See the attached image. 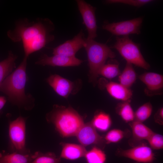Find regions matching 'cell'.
Wrapping results in <instances>:
<instances>
[{
	"label": "cell",
	"mask_w": 163,
	"mask_h": 163,
	"mask_svg": "<svg viewBox=\"0 0 163 163\" xmlns=\"http://www.w3.org/2000/svg\"><path fill=\"white\" fill-rule=\"evenodd\" d=\"M17 58V56L10 51L8 57L0 62V85L15 68Z\"/></svg>",
	"instance_id": "cell-18"
},
{
	"label": "cell",
	"mask_w": 163,
	"mask_h": 163,
	"mask_svg": "<svg viewBox=\"0 0 163 163\" xmlns=\"http://www.w3.org/2000/svg\"><path fill=\"white\" fill-rule=\"evenodd\" d=\"M116 40L112 47L118 52L127 62L144 69H149L150 66L142 56L139 46L130 39L128 36L117 37Z\"/></svg>",
	"instance_id": "cell-5"
},
{
	"label": "cell",
	"mask_w": 163,
	"mask_h": 163,
	"mask_svg": "<svg viewBox=\"0 0 163 163\" xmlns=\"http://www.w3.org/2000/svg\"><path fill=\"white\" fill-rule=\"evenodd\" d=\"M27 58L24 57L18 67L0 85V91L7 97L12 104L27 110H31L35 99L30 94H26L25 86L28 78L26 73Z\"/></svg>",
	"instance_id": "cell-2"
},
{
	"label": "cell",
	"mask_w": 163,
	"mask_h": 163,
	"mask_svg": "<svg viewBox=\"0 0 163 163\" xmlns=\"http://www.w3.org/2000/svg\"><path fill=\"white\" fill-rule=\"evenodd\" d=\"M116 153L119 156L139 162L152 163L155 159L152 149L142 144L127 149L119 148Z\"/></svg>",
	"instance_id": "cell-8"
},
{
	"label": "cell",
	"mask_w": 163,
	"mask_h": 163,
	"mask_svg": "<svg viewBox=\"0 0 163 163\" xmlns=\"http://www.w3.org/2000/svg\"><path fill=\"white\" fill-rule=\"evenodd\" d=\"M136 74L132 65L126 62L122 73L119 75L120 83L124 86L129 88L136 79Z\"/></svg>",
	"instance_id": "cell-20"
},
{
	"label": "cell",
	"mask_w": 163,
	"mask_h": 163,
	"mask_svg": "<svg viewBox=\"0 0 163 163\" xmlns=\"http://www.w3.org/2000/svg\"><path fill=\"white\" fill-rule=\"evenodd\" d=\"M125 132L121 130L115 129L109 131L105 135L104 139L106 143L118 142L125 136Z\"/></svg>",
	"instance_id": "cell-27"
},
{
	"label": "cell",
	"mask_w": 163,
	"mask_h": 163,
	"mask_svg": "<svg viewBox=\"0 0 163 163\" xmlns=\"http://www.w3.org/2000/svg\"><path fill=\"white\" fill-rule=\"evenodd\" d=\"M91 122L95 129L101 131H105L111 126L112 121L108 114L101 111L94 115Z\"/></svg>",
	"instance_id": "cell-21"
},
{
	"label": "cell",
	"mask_w": 163,
	"mask_h": 163,
	"mask_svg": "<svg viewBox=\"0 0 163 163\" xmlns=\"http://www.w3.org/2000/svg\"><path fill=\"white\" fill-rule=\"evenodd\" d=\"M153 1L152 0H108L106 2L108 4L122 3L140 7Z\"/></svg>",
	"instance_id": "cell-29"
},
{
	"label": "cell",
	"mask_w": 163,
	"mask_h": 163,
	"mask_svg": "<svg viewBox=\"0 0 163 163\" xmlns=\"http://www.w3.org/2000/svg\"><path fill=\"white\" fill-rule=\"evenodd\" d=\"M33 156L30 163H61L60 157H57L52 152L43 153L37 151L33 154Z\"/></svg>",
	"instance_id": "cell-25"
},
{
	"label": "cell",
	"mask_w": 163,
	"mask_h": 163,
	"mask_svg": "<svg viewBox=\"0 0 163 163\" xmlns=\"http://www.w3.org/2000/svg\"><path fill=\"white\" fill-rule=\"evenodd\" d=\"M54 29V25L48 18H39L31 21L24 19L16 22L14 28L9 30L7 34L13 42H22L24 57L28 58L54 40L52 32Z\"/></svg>",
	"instance_id": "cell-1"
},
{
	"label": "cell",
	"mask_w": 163,
	"mask_h": 163,
	"mask_svg": "<svg viewBox=\"0 0 163 163\" xmlns=\"http://www.w3.org/2000/svg\"><path fill=\"white\" fill-rule=\"evenodd\" d=\"M75 136L84 146L92 144L103 145L106 143L104 138L97 133L91 122L84 123Z\"/></svg>",
	"instance_id": "cell-11"
},
{
	"label": "cell",
	"mask_w": 163,
	"mask_h": 163,
	"mask_svg": "<svg viewBox=\"0 0 163 163\" xmlns=\"http://www.w3.org/2000/svg\"><path fill=\"white\" fill-rule=\"evenodd\" d=\"M76 2L88 32L87 39L93 40L97 36V26L95 15L96 9L84 0H77Z\"/></svg>",
	"instance_id": "cell-9"
},
{
	"label": "cell",
	"mask_w": 163,
	"mask_h": 163,
	"mask_svg": "<svg viewBox=\"0 0 163 163\" xmlns=\"http://www.w3.org/2000/svg\"><path fill=\"white\" fill-rule=\"evenodd\" d=\"M139 79L146 86L145 92L148 95L160 94L163 87V76L161 74L146 72L140 75Z\"/></svg>",
	"instance_id": "cell-13"
},
{
	"label": "cell",
	"mask_w": 163,
	"mask_h": 163,
	"mask_svg": "<svg viewBox=\"0 0 163 163\" xmlns=\"http://www.w3.org/2000/svg\"><path fill=\"white\" fill-rule=\"evenodd\" d=\"M85 48L87 54L91 81H97L101 68L108 58L115 56L114 53L107 45L93 39H86Z\"/></svg>",
	"instance_id": "cell-4"
},
{
	"label": "cell",
	"mask_w": 163,
	"mask_h": 163,
	"mask_svg": "<svg viewBox=\"0 0 163 163\" xmlns=\"http://www.w3.org/2000/svg\"><path fill=\"white\" fill-rule=\"evenodd\" d=\"M142 22V18L139 17L119 22L105 23L102 26V28L118 36L139 34L140 33Z\"/></svg>",
	"instance_id": "cell-7"
},
{
	"label": "cell",
	"mask_w": 163,
	"mask_h": 163,
	"mask_svg": "<svg viewBox=\"0 0 163 163\" xmlns=\"http://www.w3.org/2000/svg\"><path fill=\"white\" fill-rule=\"evenodd\" d=\"M131 126L133 138L138 140H147L154 132L142 123L134 120Z\"/></svg>",
	"instance_id": "cell-19"
},
{
	"label": "cell",
	"mask_w": 163,
	"mask_h": 163,
	"mask_svg": "<svg viewBox=\"0 0 163 163\" xmlns=\"http://www.w3.org/2000/svg\"><path fill=\"white\" fill-rule=\"evenodd\" d=\"M155 121L161 125L163 124V108H159L154 115Z\"/></svg>",
	"instance_id": "cell-30"
},
{
	"label": "cell",
	"mask_w": 163,
	"mask_h": 163,
	"mask_svg": "<svg viewBox=\"0 0 163 163\" xmlns=\"http://www.w3.org/2000/svg\"><path fill=\"white\" fill-rule=\"evenodd\" d=\"M86 38L82 30H81L72 40L55 48L53 55H60L68 57H75L76 53L81 48L84 47Z\"/></svg>",
	"instance_id": "cell-10"
},
{
	"label": "cell",
	"mask_w": 163,
	"mask_h": 163,
	"mask_svg": "<svg viewBox=\"0 0 163 163\" xmlns=\"http://www.w3.org/2000/svg\"><path fill=\"white\" fill-rule=\"evenodd\" d=\"M85 157L87 163H105L106 160L104 152L95 146L87 152Z\"/></svg>",
	"instance_id": "cell-24"
},
{
	"label": "cell",
	"mask_w": 163,
	"mask_h": 163,
	"mask_svg": "<svg viewBox=\"0 0 163 163\" xmlns=\"http://www.w3.org/2000/svg\"><path fill=\"white\" fill-rule=\"evenodd\" d=\"M46 118L63 137L76 136L84 123L82 117L74 109L57 105L53 106Z\"/></svg>",
	"instance_id": "cell-3"
},
{
	"label": "cell",
	"mask_w": 163,
	"mask_h": 163,
	"mask_svg": "<svg viewBox=\"0 0 163 163\" xmlns=\"http://www.w3.org/2000/svg\"><path fill=\"white\" fill-rule=\"evenodd\" d=\"M152 111V107L150 102L144 104L134 113V120L142 123L150 117Z\"/></svg>",
	"instance_id": "cell-26"
},
{
	"label": "cell",
	"mask_w": 163,
	"mask_h": 163,
	"mask_svg": "<svg viewBox=\"0 0 163 163\" xmlns=\"http://www.w3.org/2000/svg\"><path fill=\"white\" fill-rule=\"evenodd\" d=\"M46 82L57 94L65 98L68 97L73 87L72 82L57 74L50 75Z\"/></svg>",
	"instance_id": "cell-14"
},
{
	"label": "cell",
	"mask_w": 163,
	"mask_h": 163,
	"mask_svg": "<svg viewBox=\"0 0 163 163\" xmlns=\"http://www.w3.org/2000/svg\"><path fill=\"white\" fill-rule=\"evenodd\" d=\"M27 117L20 116L9 122L8 136L11 150L24 154L30 153L26 146V123Z\"/></svg>",
	"instance_id": "cell-6"
},
{
	"label": "cell",
	"mask_w": 163,
	"mask_h": 163,
	"mask_svg": "<svg viewBox=\"0 0 163 163\" xmlns=\"http://www.w3.org/2000/svg\"><path fill=\"white\" fill-rule=\"evenodd\" d=\"M34 158L33 154H24L13 152H0V163H30Z\"/></svg>",
	"instance_id": "cell-17"
},
{
	"label": "cell",
	"mask_w": 163,
	"mask_h": 163,
	"mask_svg": "<svg viewBox=\"0 0 163 163\" xmlns=\"http://www.w3.org/2000/svg\"><path fill=\"white\" fill-rule=\"evenodd\" d=\"M7 101V98L4 96H0V118L2 113V109Z\"/></svg>",
	"instance_id": "cell-31"
},
{
	"label": "cell",
	"mask_w": 163,
	"mask_h": 163,
	"mask_svg": "<svg viewBox=\"0 0 163 163\" xmlns=\"http://www.w3.org/2000/svg\"><path fill=\"white\" fill-rule=\"evenodd\" d=\"M60 158L74 160L85 157L87 152L84 146L71 143H62Z\"/></svg>",
	"instance_id": "cell-16"
},
{
	"label": "cell",
	"mask_w": 163,
	"mask_h": 163,
	"mask_svg": "<svg viewBox=\"0 0 163 163\" xmlns=\"http://www.w3.org/2000/svg\"><path fill=\"white\" fill-rule=\"evenodd\" d=\"M82 62L75 56L68 57L58 54L49 56L44 54L35 62V63L42 66L68 67L78 66Z\"/></svg>",
	"instance_id": "cell-12"
},
{
	"label": "cell",
	"mask_w": 163,
	"mask_h": 163,
	"mask_svg": "<svg viewBox=\"0 0 163 163\" xmlns=\"http://www.w3.org/2000/svg\"><path fill=\"white\" fill-rule=\"evenodd\" d=\"M104 84L108 92L114 98L123 101H130L133 93L130 88L114 82H105Z\"/></svg>",
	"instance_id": "cell-15"
},
{
	"label": "cell",
	"mask_w": 163,
	"mask_h": 163,
	"mask_svg": "<svg viewBox=\"0 0 163 163\" xmlns=\"http://www.w3.org/2000/svg\"><path fill=\"white\" fill-rule=\"evenodd\" d=\"M112 62L103 65L100 69L98 75L109 79L119 75L120 72L119 64L116 60H113Z\"/></svg>",
	"instance_id": "cell-23"
},
{
	"label": "cell",
	"mask_w": 163,
	"mask_h": 163,
	"mask_svg": "<svg viewBox=\"0 0 163 163\" xmlns=\"http://www.w3.org/2000/svg\"><path fill=\"white\" fill-rule=\"evenodd\" d=\"M130 101L119 103L116 108L117 113L125 122H132L134 120V112L130 104Z\"/></svg>",
	"instance_id": "cell-22"
},
{
	"label": "cell",
	"mask_w": 163,
	"mask_h": 163,
	"mask_svg": "<svg viewBox=\"0 0 163 163\" xmlns=\"http://www.w3.org/2000/svg\"><path fill=\"white\" fill-rule=\"evenodd\" d=\"M147 140L151 149L155 150H159L163 149V136L161 135L154 132Z\"/></svg>",
	"instance_id": "cell-28"
}]
</instances>
